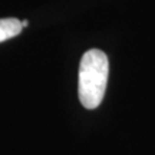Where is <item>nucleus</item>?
Returning <instances> with one entry per match:
<instances>
[{
	"mask_svg": "<svg viewBox=\"0 0 155 155\" xmlns=\"http://www.w3.org/2000/svg\"><path fill=\"white\" fill-rule=\"evenodd\" d=\"M109 75L108 56L99 49H91L82 56L79 65L78 94L86 109H95L105 96Z\"/></svg>",
	"mask_w": 155,
	"mask_h": 155,
	"instance_id": "nucleus-1",
	"label": "nucleus"
},
{
	"mask_svg": "<svg viewBox=\"0 0 155 155\" xmlns=\"http://www.w3.org/2000/svg\"><path fill=\"white\" fill-rule=\"evenodd\" d=\"M22 29V22L17 19H0V43L17 36Z\"/></svg>",
	"mask_w": 155,
	"mask_h": 155,
	"instance_id": "nucleus-2",
	"label": "nucleus"
}]
</instances>
